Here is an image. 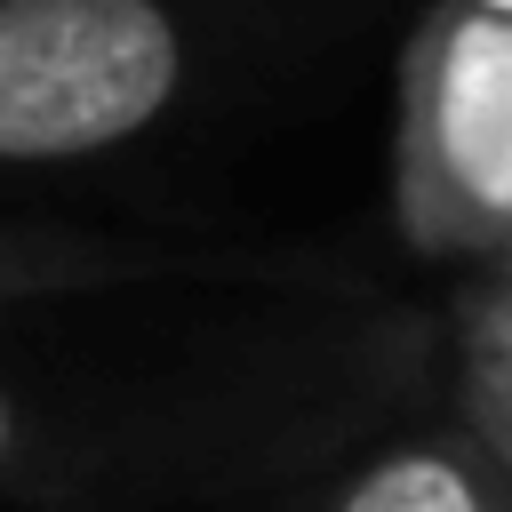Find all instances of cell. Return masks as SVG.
I'll return each mask as SVG.
<instances>
[{"label":"cell","instance_id":"cell-2","mask_svg":"<svg viewBox=\"0 0 512 512\" xmlns=\"http://www.w3.org/2000/svg\"><path fill=\"white\" fill-rule=\"evenodd\" d=\"M400 208L424 248L512 256V24L440 0L408 48Z\"/></svg>","mask_w":512,"mask_h":512},{"label":"cell","instance_id":"cell-8","mask_svg":"<svg viewBox=\"0 0 512 512\" xmlns=\"http://www.w3.org/2000/svg\"><path fill=\"white\" fill-rule=\"evenodd\" d=\"M504 280H512V256H504Z\"/></svg>","mask_w":512,"mask_h":512},{"label":"cell","instance_id":"cell-5","mask_svg":"<svg viewBox=\"0 0 512 512\" xmlns=\"http://www.w3.org/2000/svg\"><path fill=\"white\" fill-rule=\"evenodd\" d=\"M480 432H488L496 464L512 472V400H504V392H480Z\"/></svg>","mask_w":512,"mask_h":512},{"label":"cell","instance_id":"cell-3","mask_svg":"<svg viewBox=\"0 0 512 512\" xmlns=\"http://www.w3.org/2000/svg\"><path fill=\"white\" fill-rule=\"evenodd\" d=\"M336 512H496V496L448 448H392L344 488Z\"/></svg>","mask_w":512,"mask_h":512},{"label":"cell","instance_id":"cell-4","mask_svg":"<svg viewBox=\"0 0 512 512\" xmlns=\"http://www.w3.org/2000/svg\"><path fill=\"white\" fill-rule=\"evenodd\" d=\"M472 352H480V392H504V400H512V280L488 296Z\"/></svg>","mask_w":512,"mask_h":512},{"label":"cell","instance_id":"cell-7","mask_svg":"<svg viewBox=\"0 0 512 512\" xmlns=\"http://www.w3.org/2000/svg\"><path fill=\"white\" fill-rule=\"evenodd\" d=\"M464 8H480V16H496V24H512V0H464Z\"/></svg>","mask_w":512,"mask_h":512},{"label":"cell","instance_id":"cell-1","mask_svg":"<svg viewBox=\"0 0 512 512\" xmlns=\"http://www.w3.org/2000/svg\"><path fill=\"white\" fill-rule=\"evenodd\" d=\"M184 80L160 0H0V160H88L128 144Z\"/></svg>","mask_w":512,"mask_h":512},{"label":"cell","instance_id":"cell-6","mask_svg":"<svg viewBox=\"0 0 512 512\" xmlns=\"http://www.w3.org/2000/svg\"><path fill=\"white\" fill-rule=\"evenodd\" d=\"M8 448H16V400L0 392V464H8Z\"/></svg>","mask_w":512,"mask_h":512}]
</instances>
